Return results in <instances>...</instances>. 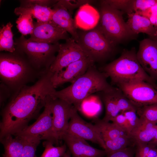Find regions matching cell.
Segmentation results:
<instances>
[{
  "label": "cell",
  "instance_id": "cell-39",
  "mask_svg": "<svg viewBox=\"0 0 157 157\" xmlns=\"http://www.w3.org/2000/svg\"><path fill=\"white\" fill-rule=\"evenodd\" d=\"M138 14L149 19L154 26L156 19L157 17V3Z\"/></svg>",
  "mask_w": 157,
  "mask_h": 157
},
{
  "label": "cell",
  "instance_id": "cell-9",
  "mask_svg": "<svg viewBox=\"0 0 157 157\" xmlns=\"http://www.w3.org/2000/svg\"><path fill=\"white\" fill-rule=\"evenodd\" d=\"M116 85L138 108L157 104V91L148 83L136 81L120 83Z\"/></svg>",
  "mask_w": 157,
  "mask_h": 157
},
{
  "label": "cell",
  "instance_id": "cell-1",
  "mask_svg": "<svg viewBox=\"0 0 157 157\" xmlns=\"http://www.w3.org/2000/svg\"><path fill=\"white\" fill-rule=\"evenodd\" d=\"M49 71L43 74L32 85H26L12 95L1 112L0 139L15 135L37 117L47 100L56 91Z\"/></svg>",
  "mask_w": 157,
  "mask_h": 157
},
{
  "label": "cell",
  "instance_id": "cell-25",
  "mask_svg": "<svg viewBox=\"0 0 157 157\" xmlns=\"http://www.w3.org/2000/svg\"><path fill=\"white\" fill-rule=\"evenodd\" d=\"M13 25L10 22L3 25L0 30V51L13 52L15 50L13 35L12 31Z\"/></svg>",
  "mask_w": 157,
  "mask_h": 157
},
{
  "label": "cell",
  "instance_id": "cell-32",
  "mask_svg": "<svg viewBox=\"0 0 157 157\" xmlns=\"http://www.w3.org/2000/svg\"><path fill=\"white\" fill-rule=\"evenodd\" d=\"M134 0H106L101 1V2L107 4L112 7L127 14L134 12Z\"/></svg>",
  "mask_w": 157,
  "mask_h": 157
},
{
  "label": "cell",
  "instance_id": "cell-17",
  "mask_svg": "<svg viewBox=\"0 0 157 157\" xmlns=\"http://www.w3.org/2000/svg\"><path fill=\"white\" fill-rule=\"evenodd\" d=\"M20 6L15 8L14 13L17 15L25 14H31L38 22L51 21L53 10L51 8L41 5L34 0L19 1Z\"/></svg>",
  "mask_w": 157,
  "mask_h": 157
},
{
  "label": "cell",
  "instance_id": "cell-28",
  "mask_svg": "<svg viewBox=\"0 0 157 157\" xmlns=\"http://www.w3.org/2000/svg\"><path fill=\"white\" fill-rule=\"evenodd\" d=\"M33 17L30 14L21 15L16 21L17 27L22 35L31 34L34 28Z\"/></svg>",
  "mask_w": 157,
  "mask_h": 157
},
{
  "label": "cell",
  "instance_id": "cell-14",
  "mask_svg": "<svg viewBox=\"0 0 157 157\" xmlns=\"http://www.w3.org/2000/svg\"><path fill=\"white\" fill-rule=\"evenodd\" d=\"M136 56L144 71L152 78L157 79V42L150 38L141 40Z\"/></svg>",
  "mask_w": 157,
  "mask_h": 157
},
{
  "label": "cell",
  "instance_id": "cell-36",
  "mask_svg": "<svg viewBox=\"0 0 157 157\" xmlns=\"http://www.w3.org/2000/svg\"><path fill=\"white\" fill-rule=\"evenodd\" d=\"M110 121L116 124L128 134L130 132V129L128 122L125 116L122 113L119 114L113 118Z\"/></svg>",
  "mask_w": 157,
  "mask_h": 157
},
{
  "label": "cell",
  "instance_id": "cell-19",
  "mask_svg": "<svg viewBox=\"0 0 157 157\" xmlns=\"http://www.w3.org/2000/svg\"><path fill=\"white\" fill-rule=\"evenodd\" d=\"M100 19V13L90 4L87 3L79 8L74 20L76 28L89 31L97 26Z\"/></svg>",
  "mask_w": 157,
  "mask_h": 157
},
{
  "label": "cell",
  "instance_id": "cell-34",
  "mask_svg": "<svg viewBox=\"0 0 157 157\" xmlns=\"http://www.w3.org/2000/svg\"><path fill=\"white\" fill-rule=\"evenodd\" d=\"M157 3L156 0H134L133 4L134 12L139 14Z\"/></svg>",
  "mask_w": 157,
  "mask_h": 157
},
{
  "label": "cell",
  "instance_id": "cell-13",
  "mask_svg": "<svg viewBox=\"0 0 157 157\" xmlns=\"http://www.w3.org/2000/svg\"><path fill=\"white\" fill-rule=\"evenodd\" d=\"M32 33L28 39L31 41L55 44L61 40L70 38L68 33L51 21L34 22Z\"/></svg>",
  "mask_w": 157,
  "mask_h": 157
},
{
  "label": "cell",
  "instance_id": "cell-20",
  "mask_svg": "<svg viewBox=\"0 0 157 157\" xmlns=\"http://www.w3.org/2000/svg\"><path fill=\"white\" fill-rule=\"evenodd\" d=\"M140 119L138 126L131 131L129 136L135 144H148L155 137L157 131V125L152 122Z\"/></svg>",
  "mask_w": 157,
  "mask_h": 157
},
{
  "label": "cell",
  "instance_id": "cell-12",
  "mask_svg": "<svg viewBox=\"0 0 157 157\" xmlns=\"http://www.w3.org/2000/svg\"><path fill=\"white\" fill-rule=\"evenodd\" d=\"M66 133L97 144L106 150L105 142L96 126L84 120L78 114L77 110L71 117Z\"/></svg>",
  "mask_w": 157,
  "mask_h": 157
},
{
  "label": "cell",
  "instance_id": "cell-3",
  "mask_svg": "<svg viewBox=\"0 0 157 157\" xmlns=\"http://www.w3.org/2000/svg\"><path fill=\"white\" fill-rule=\"evenodd\" d=\"M107 78L94 64L70 85L61 90H56L53 98L64 100L78 110L82 101L90 94L109 90L114 88L108 83Z\"/></svg>",
  "mask_w": 157,
  "mask_h": 157
},
{
  "label": "cell",
  "instance_id": "cell-15",
  "mask_svg": "<svg viewBox=\"0 0 157 157\" xmlns=\"http://www.w3.org/2000/svg\"><path fill=\"white\" fill-rule=\"evenodd\" d=\"M94 63L87 57L70 64L60 72L52 74L51 81L53 87L56 89L66 83H73L83 74Z\"/></svg>",
  "mask_w": 157,
  "mask_h": 157
},
{
  "label": "cell",
  "instance_id": "cell-43",
  "mask_svg": "<svg viewBox=\"0 0 157 157\" xmlns=\"http://www.w3.org/2000/svg\"><path fill=\"white\" fill-rule=\"evenodd\" d=\"M154 26L156 28L157 32V17L156 19Z\"/></svg>",
  "mask_w": 157,
  "mask_h": 157
},
{
  "label": "cell",
  "instance_id": "cell-16",
  "mask_svg": "<svg viewBox=\"0 0 157 157\" xmlns=\"http://www.w3.org/2000/svg\"><path fill=\"white\" fill-rule=\"evenodd\" d=\"M62 140L68 147L72 157H104L107 155L104 150L93 147L86 140L67 133L63 135Z\"/></svg>",
  "mask_w": 157,
  "mask_h": 157
},
{
  "label": "cell",
  "instance_id": "cell-26",
  "mask_svg": "<svg viewBox=\"0 0 157 157\" xmlns=\"http://www.w3.org/2000/svg\"><path fill=\"white\" fill-rule=\"evenodd\" d=\"M107 154L134 146L135 144L129 135L121 137L113 140L104 141Z\"/></svg>",
  "mask_w": 157,
  "mask_h": 157
},
{
  "label": "cell",
  "instance_id": "cell-22",
  "mask_svg": "<svg viewBox=\"0 0 157 157\" xmlns=\"http://www.w3.org/2000/svg\"><path fill=\"white\" fill-rule=\"evenodd\" d=\"M8 135L0 139L4 152L2 157H21L23 152L24 139L23 137Z\"/></svg>",
  "mask_w": 157,
  "mask_h": 157
},
{
  "label": "cell",
  "instance_id": "cell-21",
  "mask_svg": "<svg viewBox=\"0 0 157 157\" xmlns=\"http://www.w3.org/2000/svg\"><path fill=\"white\" fill-rule=\"evenodd\" d=\"M127 15L128 19L126 22L135 34L145 33L150 38L156 35V30L149 19L134 12Z\"/></svg>",
  "mask_w": 157,
  "mask_h": 157
},
{
  "label": "cell",
  "instance_id": "cell-23",
  "mask_svg": "<svg viewBox=\"0 0 157 157\" xmlns=\"http://www.w3.org/2000/svg\"><path fill=\"white\" fill-rule=\"evenodd\" d=\"M94 124L104 141L113 140L119 137L129 135L128 133L115 124L106 122L102 119H97Z\"/></svg>",
  "mask_w": 157,
  "mask_h": 157
},
{
  "label": "cell",
  "instance_id": "cell-41",
  "mask_svg": "<svg viewBox=\"0 0 157 157\" xmlns=\"http://www.w3.org/2000/svg\"><path fill=\"white\" fill-rule=\"evenodd\" d=\"M148 144L152 146L156 147L157 146V131L154 138Z\"/></svg>",
  "mask_w": 157,
  "mask_h": 157
},
{
  "label": "cell",
  "instance_id": "cell-5",
  "mask_svg": "<svg viewBox=\"0 0 157 157\" xmlns=\"http://www.w3.org/2000/svg\"><path fill=\"white\" fill-rule=\"evenodd\" d=\"M16 49L22 53L33 67L43 74L48 71L54 60L60 43L49 44L31 41L21 35L15 40Z\"/></svg>",
  "mask_w": 157,
  "mask_h": 157
},
{
  "label": "cell",
  "instance_id": "cell-2",
  "mask_svg": "<svg viewBox=\"0 0 157 157\" xmlns=\"http://www.w3.org/2000/svg\"><path fill=\"white\" fill-rule=\"evenodd\" d=\"M43 74L37 71L16 49L13 52L0 53L1 82L13 92V95L28 83L38 79Z\"/></svg>",
  "mask_w": 157,
  "mask_h": 157
},
{
  "label": "cell",
  "instance_id": "cell-33",
  "mask_svg": "<svg viewBox=\"0 0 157 157\" xmlns=\"http://www.w3.org/2000/svg\"><path fill=\"white\" fill-rule=\"evenodd\" d=\"M94 0H60L58 2L66 8L72 15L73 10L80 8L82 6L86 4L92 3L95 2Z\"/></svg>",
  "mask_w": 157,
  "mask_h": 157
},
{
  "label": "cell",
  "instance_id": "cell-29",
  "mask_svg": "<svg viewBox=\"0 0 157 157\" xmlns=\"http://www.w3.org/2000/svg\"><path fill=\"white\" fill-rule=\"evenodd\" d=\"M52 142L46 140L43 142L45 149L40 157H63L66 152V145L65 143L58 147L53 146Z\"/></svg>",
  "mask_w": 157,
  "mask_h": 157
},
{
  "label": "cell",
  "instance_id": "cell-40",
  "mask_svg": "<svg viewBox=\"0 0 157 157\" xmlns=\"http://www.w3.org/2000/svg\"><path fill=\"white\" fill-rule=\"evenodd\" d=\"M157 155V148L151 146L148 154V157H155Z\"/></svg>",
  "mask_w": 157,
  "mask_h": 157
},
{
  "label": "cell",
  "instance_id": "cell-24",
  "mask_svg": "<svg viewBox=\"0 0 157 157\" xmlns=\"http://www.w3.org/2000/svg\"><path fill=\"white\" fill-rule=\"evenodd\" d=\"M115 87L111 90L96 93L97 95L104 104L105 113L102 119L109 122L121 113L117 106L113 93Z\"/></svg>",
  "mask_w": 157,
  "mask_h": 157
},
{
  "label": "cell",
  "instance_id": "cell-6",
  "mask_svg": "<svg viewBox=\"0 0 157 157\" xmlns=\"http://www.w3.org/2000/svg\"><path fill=\"white\" fill-rule=\"evenodd\" d=\"M99 23L96 26L115 44L133 38L135 34L123 18L122 11L101 2Z\"/></svg>",
  "mask_w": 157,
  "mask_h": 157
},
{
  "label": "cell",
  "instance_id": "cell-4",
  "mask_svg": "<svg viewBox=\"0 0 157 157\" xmlns=\"http://www.w3.org/2000/svg\"><path fill=\"white\" fill-rule=\"evenodd\" d=\"M99 70L109 77L114 85L141 81L157 88L155 80L147 74L140 64L134 48L124 50L119 58L101 67Z\"/></svg>",
  "mask_w": 157,
  "mask_h": 157
},
{
  "label": "cell",
  "instance_id": "cell-35",
  "mask_svg": "<svg viewBox=\"0 0 157 157\" xmlns=\"http://www.w3.org/2000/svg\"><path fill=\"white\" fill-rule=\"evenodd\" d=\"M122 113L125 116L130 127L131 131L138 126L140 122V119L136 111H127Z\"/></svg>",
  "mask_w": 157,
  "mask_h": 157
},
{
  "label": "cell",
  "instance_id": "cell-8",
  "mask_svg": "<svg viewBox=\"0 0 157 157\" xmlns=\"http://www.w3.org/2000/svg\"><path fill=\"white\" fill-rule=\"evenodd\" d=\"M50 97L47 101L42 112L32 124L28 126L14 135L22 137H37L58 144L53 131Z\"/></svg>",
  "mask_w": 157,
  "mask_h": 157
},
{
  "label": "cell",
  "instance_id": "cell-44",
  "mask_svg": "<svg viewBox=\"0 0 157 157\" xmlns=\"http://www.w3.org/2000/svg\"><path fill=\"white\" fill-rule=\"evenodd\" d=\"M149 38L152 39L153 40H156L157 42V34L156 35L155 37L152 38Z\"/></svg>",
  "mask_w": 157,
  "mask_h": 157
},
{
  "label": "cell",
  "instance_id": "cell-18",
  "mask_svg": "<svg viewBox=\"0 0 157 157\" xmlns=\"http://www.w3.org/2000/svg\"><path fill=\"white\" fill-rule=\"evenodd\" d=\"M52 9L51 21L69 33L76 42L78 39V34L71 14L58 1Z\"/></svg>",
  "mask_w": 157,
  "mask_h": 157
},
{
  "label": "cell",
  "instance_id": "cell-42",
  "mask_svg": "<svg viewBox=\"0 0 157 157\" xmlns=\"http://www.w3.org/2000/svg\"><path fill=\"white\" fill-rule=\"evenodd\" d=\"M71 153L69 150L66 151L63 157H72Z\"/></svg>",
  "mask_w": 157,
  "mask_h": 157
},
{
  "label": "cell",
  "instance_id": "cell-46",
  "mask_svg": "<svg viewBox=\"0 0 157 157\" xmlns=\"http://www.w3.org/2000/svg\"><path fill=\"white\" fill-rule=\"evenodd\" d=\"M156 2H157V0H156Z\"/></svg>",
  "mask_w": 157,
  "mask_h": 157
},
{
  "label": "cell",
  "instance_id": "cell-31",
  "mask_svg": "<svg viewBox=\"0 0 157 157\" xmlns=\"http://www.w3.org/2000/svg\"><path fill=\"white\" fill-rule=\"evenodd\" d=\"M23 138L24 139V145L21 157H37L35 152L41 139L37 137Z\"/></svg>",
  "mask_w": 157,
  "mask_h": 157
},
{
  "label": "cell",
  "instance_id": "cell-38",
  "mask_svg": "<svg viewBox=\"0 0 157 157\" xmlns=\"http://www.w3.org/2000/svg\"><path fill=\"white\" fill-rule=\"evenodd\" d=\"M150 147L151 146L148 144H135L134 157H148V154Z\"/></svg>",
  "mask_w": 157,
  "mask_h": 157
},
{
  "label": "cell",
  "instance_id": "cell-27",
  "mask_svg": "<svg viewBox=\"0 0 157 157\" xmlns=\"http://www.w3.org/2000/svg\"><path fill=\"white\" fill-rule=\"evenodd\" d=\"M113 93L121 113L127 111H137L138 108L134 105L119 88L115 87Z\"/></svg>",
  "mask_w": 157,
  "mask_h": 157
},
{
  "label": "cell",
  "instance_id": "cell-10",
  "mask_svg": "<svg viewBox=\"0 0 157 157\" xmlns=\"http://www.w3.org/2000/svg\"><path fill=\"white\" fill-rule=\"evenodd\" d=\"M50 102L53 131L56 138L59 142L66 133L73 114L78 110L72 104L60 99L52 97Z\"/></svg>",
  "mask_w": 157,
  "mask_h": 157
},
{
  "label": "cell",
  "instance_id": "cell-11",
  "mask_svg": "<svg viewBox=\"0 0 157 157\" xmlns=\"http://www.w3.org/2000/svg\"><path fill=\"white\" fill-rule=\"evenodd\" d=\"M65 41V43L60 44L58 54L49 69L52 74L60 72L72 63L88 57L72 38Z\"/></svg>",
  "mask_w": 157,
  "mask_h": 157
},
{
  "label": "cell",
  "instance_id": "cell-7",
  "mask_svg": "<svg viewBox=\"0 0 157 157\" xmlns=\"http://www.w3.org/2000/svg\"><path fill=\"white\" fill-rule=\"evenodd\" d=\"M78 33L76 43L94 63L106 59L113 52L115 44L96 27L91 30L78 31Z\"/></svg>",
  "mask_w": 157,
  "mask_h": 157
},
{
  "label": "cell",
  "instance_id": "cell-30",
  "mask_svg": "<svg viewBox=\"0 0 157 157\" xmlns=\"http://www.w3.org/2000/svg\"><path fill=\"white\" fill-rule=\"evenodd\" d=\"M136 113L140 119L156 124L157 123V104L139 107Z\"/></svg>",
  "mask_w": 157,
  "mask_h": 157
},
{
  "label": "cell",
  "instance_id": "cell-45",
  "mask_svg": "<svg viewBox=\"0 0 157 157\" xmlns=\"http://www.w3.org/2000/svg\"><path fill=\"white\" fill-rule=\"evenodd\" d=\"M155 157H157V155Z\"/></svg>",
  "mask_w": 157,
  "mask_h": 157
},
{
  "label": "cell",
  "instance_id": "cell-37",
  "mask_svg": "<svg viewBox=\"0 0 157 157\" xmlns=\"http://www.w3.org/2000/svg\"><path fill=\"white\" fill-rule=\"evenodd\" d=\"M135 146L107 154L106 157H134Z\"/></svg>",
  "mask_w": 157,
  "mask_h": 157
}]
</instances>
